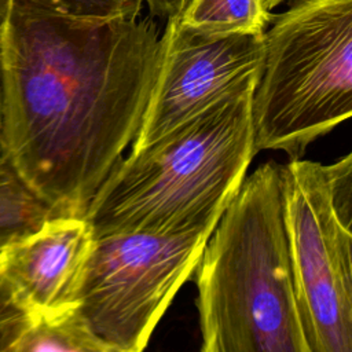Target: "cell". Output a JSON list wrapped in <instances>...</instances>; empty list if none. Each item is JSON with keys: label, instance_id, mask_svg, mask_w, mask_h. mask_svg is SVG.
Here are the masks:
<instances>
[{"label": "cell", "instance_id": "obj_1", "mask_svg": "<svg viewBox=\"0 0 352 352\" xmlns=\"http://www.w3.org/2000/svg\"><path fill=\"white\" fill-rule=\"evenodd\" d=\"M161 56L150 16L89 21L11 0L0 33V155L54 214L84 217L139 131Z\"/></svg>", "mask_w": 352, "mask_h": 352}, {"label": "cell", "instance_id": "obj_2", "mask_svg": "<svg viewBox=\"0 0 352 352\" xmlns=\"http://www.w3.org/2000/svg\"><path fill=\"white\" fill-rule=\"evenodd\" d=\"M256 87L217 100L121 158L85 210L94 238L216 224L257 153Z\"/></svg>", "mask_w": 352, "mask_h": 352}, {"label": "cell", "instance_id": "obj_3", "mask_svg": "<svg viewBox=\"0 0 352 352\" xmlns=\"http://www.w3.org/2000/svg\"><path fill=\"white\" fill-rule=\"evenodd\" d=\"M283 165H260L213 228L195 270L201 352H308L293 287Z\"/></svg>", "mask_w": 352, "mask_h": 352}, {"label": "cell", "instance_id": "obj_4", "mask_svg": "<svg viewBox=\"0 0 352 352\" xmlns=\"http://www.w3.org/2000/svg\"><path fill=\"white\" fill-rule=\"evenodd\" d=\"M263 36L254 148L298 160L352 114V0H297Z\"/></svg>", "mask_w": 352, "mask_h": 352}, {"label": "cell", "instance_id": "obj_5", "mask_svg": "<svg viewBox=\"0 0 352 352\" xmlns=\"http://www.w3.org/2000/svg\"><path fill=\"white\" fill-rule=\"evenodd\" d=\"M285 227L308 352H352V155L282 168Z\"/></svg>", "mask_w": 352, "mask_h": 352}, {"label": "cell", "instance_id": "obj_6", "mask_svg": "<svg viewBox=\"0 0 352 352\" xmlns=\"http://www.w3.org/2000/svg\"><path fill=\"white\" fill-rule=\"evenodd\" d=\"M216 224L95 236L76 312L104 341L125 352H143L173 297L195 272Z\"/></svg>", "mask_w": 352, "mask_h": 352}, {"label": "cell", "instance_id": "obj_7", "mask_svg": "<svg viewBox=\"0 0 352 352\" xmlns=\"http://www.w3.org/2000/svg\"><path fill=\"white\" fill-rule=\"evenodd\" d=\"M263 34L214 37L182 26L176 16L168 19L161 34V65L132 150L217 100L256 87L264 60Z\"/></svg>", "mask_w": 352, "mask_h": 352}, {"label": "cell", "instance_id": "obj_8", "mask_svg": "<svg viewBox=\"0 0 352 352\" xmlns=\"http://www.w3.org/2000/svg\"><path fill=\"white\" fill-rule=\"evenodd\" d=\"M94 241L80 216H52L0 250V275L33 320L76 308Z\"/></svg>", "mask_w": 352, "mask_h": 352}, {"label": "cell", "instance_id": "obj_9", "mask_svg": "<svg viewBox=\"0 0 352 352\" xmlns=\"http://www.w3.org/2000/svg\"><path fill=\"white\" fill-rule=\"evenodd\" d=\"M272 15L264 0H190L176 19L194 32L226 37L263 34Z\"/></svg>", "mask_w": 352, "mask_h": 352}, {"label": "cell", "instance_id": "obj_10", "mask_svg": "<svg viewBox=\"0 0 352 352\" xmlns=\"http://www.w3.org/2000/svg\"><path fill=\"white\" fill-rule=\"evenodd\" d=\"M7 352H125L96 336L70 309L33 320Z\"/></svg>", "mask_w": 352, "mask_h": 352}, {"label": "cell", "instance_id": "obj_11", "mask_svg": "<svg viewBox=\"0 0 352 352\" xmlns=\"http://www.w3.org/2000/svg\"><path fill=\"white\" fill-rule=\"evenodd\" d=\"M56 216L0 155V250Z\"/></svg>", "mask_w": 352, "mask_h": 352}, {"label": "cell", "instance_id": "obj_12", "mask_svg": "<svg viewBox=\"0 0 352 352\" xmlns=\"http://www.w3.org/2000/svg\"><path fill=\"white\" fill-rule=\"evenodd\" d=\"M59 11L80 19L113 21L140 15L142 0H44Z\"/></svg>", "mask_w": 352, "mask_h": 352}, {"label": "cell", "instance_id": "obj_13", "mask_svg": "<svg viewBox=\"0 0 352 352\" xmlns=\"http://www.w3.org/2000/svg\"><path fill=\"white\" fill-rule=\"evenodd\" d=\"M32 322L30 315L0 275V352H7Z\"/></svg>", "mask_w": 352, "mask_h": 352}, {"label": "cell", "instance_id": "obj_14", "mask_svg": "<svg viewBox=\"0 0 352 352\" xmlns=\"http://www.w3.org/2000/svg\"><path fill=\"white\" fill-rule=\"evenodd\" d=\"M188 1L190 0H142V3L147 4L150 12L154 16L166 21L173 16H177L184 10Z\"/></svg>", "mask_w": 352, "mask_h": 352}, {"label": "cell", "instance_id": "obj_15", "mask_svg": "<svg viewBox=\"0 0 352 352\" xmlns=\"http://www.w3.org/2000/svg\"><path fill=\"white\" fill-rule=\"evenodd\" d=\"M10 4H11V0H0V33H1L3 26L6 23V18H7V14H8V10H10Z\"/></svg>", "mask_w": 352, "mask_h": 352}, {"label": "cell", "instance_id": "obj_16", "mask_svg": "<svg viewBox=\"0 0 352 352\" xmlns=\"http://www.w3.org/2000/svg\"><path fill=\"white\" fill-rule=\"evenodd\" d=\"M285 0H264V4H265V7L271 11L274 7H276L278 4H280V3H283Z\"/></svg>", "mask_w": 352, "mask_h": 352}]
</instances>
